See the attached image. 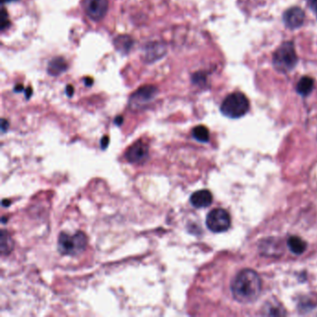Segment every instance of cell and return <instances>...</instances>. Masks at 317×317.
<instances>
[{"label":"cell","mask_w":317,"mask_h":317,"mask_svg":"<svg viewBox=\"0 0 317 317\" xmlns=\"http://www.w3.org/2000/svg\"><path fill=\"white\" fill-rule=\"evenodd\" d=\"M231 291L238 302L251 303L262 292V279L253 270H242L232 281Z\"/></svg>","instance_id":"cell-1"},{"label":"cell","mask_w":317,"mask_h":317,"mask_svg":"<svg viewBox=\"0 0 317 317\" xmlns=\"http://www.w3.org/2000/svg\"><path fill=\"white\" fill-rule=\"evenodd\" d=\"M87 245V237L82 232H77L73 236L66 233H61L58 238V249L63 255H79L85 250Z\"/></svg>","instance_id":"cell-2"},{"label":"cell","mask_w":317,"mask_h":317,"mask_svg":"<svg viewBox=\"0 0 317 317\" xmlns=\"http://www.w3.org/2000/svg\"><path fill=\"white\" fill-rule=\"evenodd\" d=\"M249 109V103L246 96L240 92H234L222 102L221 111L230 119H239L245 116Z\"/></svg>","instance_id":"cell-3"},{"label":"cell","mask_w":317,"mask_h":317,"mask_svg":"<svg viewBox=\"0 0 317 317\" xmlns=\"http://www.w3.org/2000/svg\"><path fill=\"white\" fill-rule=\"evenodd\" d=\"M273 61L278 71L286 73L292 70L298 61L293 44L291 42L282 44L275 52Z\"/></svg>","instance_id":"cell-4"},{"label":"cell","mask_w":317,"mask_h":317,"mask_svg":"<svg viewBox=\"0 0 317 317\" xmlns=\"http://www.w3.org/2000/svg\"><path fill=\"white\" fill-rule=\"evenodd\" d=\"M206 224L213 233L225 232L230 228V215L222 208H215L206 216Z\"/></svg>","instance_id":"cell-5"},{"label":"cell","mask_w":317,"mask_h":317,"mask_svg":"<svg viewBox=\"0 0 317 317\" xmlns=\"http://www.w3.org/2000/svg\"><path fill=\"white\" fill-rule=\"evenodd\" d=\"M158 94V88L152 85H146L140 87L134 92L130 99L128 105L132 110H140L143 106L151 103Z\"/></svg>","instance_id":"cell-6"},{"label":"cell","mask_w":317,"mask_h":317,"mask_svg":"<svg viewBox=\"0 0 317 317\" xmlns=\"http://www.w3.org/2000/svg\"><path fill=\"white\" fill-rule=\"evenodd\" d=\"M109 7V0H86L85 8L87 16L93 21H101Z\"/></svg>","instance_id":"cell-7"},{"label":"cell","mask_w":317,"mask_h":317,"mask_svg":"<svg viewBox=\"0 0 317 317\" xmlns=\"http://www.w3.org/2000/svg\"><path fill=\"white\" fill-rule=\"evenodd\" d=\"M148 157H149L148 146L142 141L136 142L126 152V158L130 163H136V164L142 163L148 158Z\"/></svg>","instance_id":"cell-8"},{"label":"cell","mask_w":317,"mask_h":317,"mask_svg":"<svg viewBox=\"0 0 317 317\" xmlns=\"http://www.w3.org/2000/svg\"><path fill=\"white\" fill-rule=\"evenodd\" d=\"M167 48L164 43L153 42L146 45L143 51V59L146 63H154L166 54Z\"/></svg>","instance_id":"cell-9"},{"label":"cell","mask_w":317,"mask_h":317,"mask_svg":"<svg viewBox=\"0 0 317 317\" xmlns=\"http://www.w3.org/2000/svg\"><path fill=\"white\" fill-rule=\"evenodd\" d=\"M283 20L288 28L296 29V28H299L303 24L305 20V13L301 8L294 7L285 11Z\"/></svg>","instance_id":"cell-10"},{"label":"cell","mask_w":317,"mask_h":317,"mask_svg":"<svg viewBox=\"0 0 317 317\" xmlns=\"http://www.w3.org/2000/svg\"><path fill=\"white\" fill-rule=\"evenodd\" d=\"M212 195L208 190H199L194 193L190 198L192 206L197 208H203L210 206L212 203Z\"/></svg>","instance_id":"cell-11"},{"label":"cell","mask_w":317,"mask_h":317,"mask_svg":"<svg viewBox=\"0 0 317 317\" xmlns=\"http://www.w3.org/2000/svg\"><path fill=\"white\" fill-rule=\"evenodd\" d=\"M68 64L63 57L53 58L48 65V73L50 76L58 77L67 70Z\"/></svg>","instance_id":"cell-12"},{"label":"cell","mask_w":317,"mask_h":317,"mask_svg":"<svg viewBox=\"0 0 317 317\" xmlns=\"http://www.w3.org/2000/svg\"><path fill=\"white\" fill-rule=\"evenodd\" d=\"M134 41L128 36H119L114 40V45L119 52L123 54H127L133 46Z\"/></svg>","instance_id":"cell-13"},{"label":"cell","mask_w":317,"mask_h":317,"mask_svg":"<svg viewBox=\"0 0 317 317\" xmlns=\"http://www.w3.org/2000/svg\"><path fill=\"white\" fill-rule=\"evenodd\" d=\"M287 246L293 253L300 255L303 253L307 247V244L298 237H292L287 241Z\"/></svg>","instance_id":"cell-14"},{"label":"cell","mask_w":317,"mask_h":317,"mask_svg":"<svg viewBox=\"0 0 317 317\" xmlns=\"http://www.w3.org/2000/svg\"><path fill=\"white\" fill-rule=\"evenodd\" d=\"M313 88H314V80L308 77L302 78L297 85V91L302 96L310 94Z\"/></svg>","instance_id":"cell-15"},{"label":"cell","mask_w":317,"mask_h":317,"mask_svg":"<svg viewBox=\"0 0 317 317\" xmlns=\"http://www.w3.org/2000/svg\"><path fill=\"white\" fill-rule=\"evenodd\" d=\"M13 241L9 237L7 232H1V253L2 255H8L13 249Z\"/></svg>","instance_id":"cell-16"},{"label":"cell","mask_w":317,"mask_h":317,"mask_svg":"<svg viewBox=\"0 0 317 317\" xmlns=\"http://www.w3.org/2000/svg\"><path fill=\"white\" fill-rule=\"evenodd\" d=\"M193 137L201 143H207L209 141V132L205 126H198L193 129Z\"/></svg>","instance_id":"cell-17"},{"label":"cell","mask_w":317,"mask_h":317,"mask_svg":"<svg viewBox=\"0 0 317 317\" xmlns=\"http://www.w3.org/2000/svg\"><path fill=\"white\" fill-rule=\"evenodd\" d=\"M9 24H10V22L8 21V13L4 8H2V10H1V30L3 31L6 28H8Z\"/></svg>","instance_id":"cell-18"},{"label":"cell","mask_w":317,"mask_h":317,"mask_svg":"<svg viewBox=\"0 0 317 317\" xmlns=\"http://www.w3.org/2000/svg\"><path fill=\"white\" fill-rule=\"evenodd\" d=\"M8 127H9V124H8V121L6 119H2L1 120V130L2 132H6L8 130Z\"/></svg>","instance_id":"cell-19"},{"label":"cell","mask_w":317,"mask_h":317,"mask_svg":"<svg viewBox=\"0 0 317 317\" xmlns=\"http://www.w3.org/2000/svg\"><path fill=\"white\" fill-rule=\"evenodd\" d=\"M109 144V138L107 136H104L102 138V141H101V146H102V149H106L107 146Z\"/></svg>","instance_id":"cell-20"},{"label":"cell","mask_w":317,"mask_h":317,"mask_svg":"<svg viewBox=\"0 0 317 317\" xmlns=\"http://www.w3.org/2000/svg\"><path fill=\"white\" fill-rule=\"evenodd\" d=\"M74 92H75V89H74L73 86H72V85H68V86L66 87V95L71 98L72 96L74 95Z\"/></svg>","instance_id":"cell-21"},{"label":"cell","mask_w":317,"mask_h":317,"mask_svg":"<svg viewBox=\"0 0 317 317\" xmlns=\"http://www.w3.org/2000/svg\"><path fill=\"white\" fill-rule=\"evenodd\" d=\"M308 4L312 9L317 12V0H308Z\"/></svg>","instance_id":"cell-22"},{"label":"cell","mask_w":317,"mask_h":317,"mask_svg":"<svg viewBox=\"0 0 317 317\" xmlns=\"http://www.w3.org/2000/svg\"><path fill=\"white\" fill-rule=\"evenodd\" d=\"M123 122H124V119H123V117H121V116L117 117L116 119H115V124H116L117 126H121V125L123 124Z\"/></svg>","instance_id":"cell-23"},{"label":"cell","mask_w":317,"mask_h":317,"mask_svg":"<svg viewBox=\"0 0 317 317\" xmlns=\"http://www.w3.org/2000/svg\"><path fill=\"white\" fill-rule=\"evenodd\" d=\"M24 91H25V97H26V99H29V98L32 96L33 90L31 87H27L26 90H24Z\"/></svg>","instance_id":"cell-24"},{"label":"cell","mask_w":317,"mask_h":317,"mask_svg":"<svg viewBox=\"0 0 317 317\" xmlns=\"http://www.w3.org/2000/svg\"><path fill=\"white\" fill-rule=\"evenodd\" d=\"M84 80H85V84H86V86H87V87L92 86V84H93V79H92L91 78H86Z\"/></svg>","instance_id":"cell-25"},{"label":"cell","mask_w":317,"mask_h":317,"mask_svg":"<svg viewBox=\"0 0 317 317\" xmlns=\"http://www.w3.org/2000/svg\"><path fill=\"white\" fill-rule=\"evenodd\" d=\"M14 91H16V92H22V91H24V86L21 85V84L17 85L16 87H14Z\"/></svg>","instance_id":"cell-26"},{"label":"cell","mask_w":317,"mask_h":317,"mask_svg":"<svg viewBox=\"0 0 317 317\" xmlns=\"http://www.w3.org/2000/svg\"><path fill=\"white\" fill-rule=\"evenodd\" d=\"M10 201L9 200H3L2 201V206H8L9 205H10Z\"/></svg>","instance_id":"cell-27"},{"label":"cell","mask_w":317,"mask_h":317,"mask_svg":"<svg viewBox=\"0 0 317 317\" xmlns=\"http://www.w3.org/2000/svg\"><path fill=\"white\" fill-rule=\"evenodd\" d=\"M11 1H15V0H2V2H11Z\"/></svg>","instance_id":"cell-28"}]
</instances>
